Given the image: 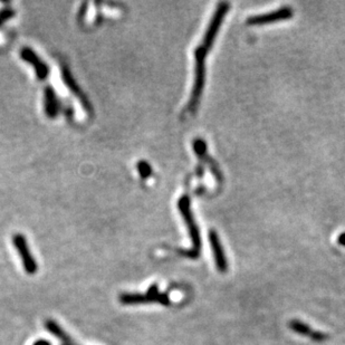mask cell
I'll list each match as a JSON object with an SVG mask.
<instances>
[{
    "instance_id": "9",
    "label": "cell",
    "mask_w": 345,
    "mask_h": 345,
    "mask_svg": "<svg viewBox=\"0 0 345 345\" xmlns=\"http://www.w3.org/2000/svg\"><path fill=\"white\" fill-rule=\"evenodd\" d=\"M21 58L25 59L27 61H29V63L35 67V71H36V75L38 78H41V80H44V78H46L48 75V67L47 65L43 63V61L38 58V56L33 52L30 48H24L21 50Z\"/></svg>"
},
{
    "instance_id": "10",
    "label": "cell",
    "mask_w": 345,
    "mask_h": 345,
    "mask_svg": "<svg viewBox=\"0 0 345 345\" xmlns=\"http://www.w3.org/2000/svg\"><path fill=\"white\" fill-rule=\"evenodd\" d=\"M194 149H195L196 153L198 155H199L200 158H202V159L207 160V163H209V166H210V168H211L212 173L216 175V178H217V180L219 181V182H222V181H223V174H222V172H220L218 166L216 165V162H213L210 159V158L208 156V154H207V145H206L205 141H202L201 139L195 140L194 141Z\"/></svg>"
},
{
    "instance_id": "14",
    "label": "cell",
    "mask_w": 345,
    "mask_h": 345,
    "mask_svg": "<svg viewBox=\"0 0 345 345\" xmlns=\"http://www.w3.org/2000/svg\"><path fill=\"white\" fill-rule=\"evenodd\" d=\"M138 170H139V173L142 178H148L149 175L152 173L151 166L145 161H140L138 163Z\"/></svg>"
},
{
    "instance_id": "5",
    "label": "cell",
    "mask_w": 345,
    "mask_h": 345,
    "mask_svg": "<svg viewBox=\"0 0 345 345\" xmlns=\"http://www.w3.org/2000/svg\"><path fill=\"white\" fill-rule=\"evenodd\" d=\"M293 16V9L288 6H284V7L279 8L278 10H274L268 14L252 16L247 19V24L252 26L256 25H266L271 24V22H277L280 20H287L290 19Z\"/></svg>"
},
{
    "instance_id": "2",
    "label": "cell",
    "mask_w": 345,
    "mask_h": 345,
    "mask_svg": "<svg viewBox=\"0 0 345 345\" xmlns=\"http://www.w3.org/2000/svg\"><path fill=\"white\" fill-rule=\"evenodd\" d=\"M209 49L205 46L200 45L195 50V58H196V73H195V84L194 88H192L190 102L188 104V110L190 112H195L199 104L202 89L205 86V80H206V57Z\"/></svg>"
},
{
    "instance_id": "1",
    "label": "cell",
    "mask_w": 345,
    "mask_h": 345,
    "mask_svg": "<svg viewBox=\"0 0 345 345\" xmlns=\"http://www.w3.org/2000/svg\"><path fill=\"white\" fill-rule=\"evenodd\" d=\"M179 210L182 214V217L184 219V223L186 225V228L189 230V235L192 241V247L189 250H181L180 254L188 258H198L200 255L201 250V239H200V234H199V228L195 222L194 214L191 211V202L190 198L188 196H183L182 198H180L179 203H178Z\"/></svg>"
},
{
    "instance_id": "4",
    "label": "cell",
    "mask_w": 345,
    "mask_h": 345,
    "mask_svg": "<svg viewBox=\"0 0 345 345\" xmlns=\"http://www.w3.org/2000/svg\"><path fill=\"white\" fill-rule=\"evenodd\" d=\"M229 10V4L228 3H222L218 5V7L216 9V13L212 16V19L210 21V24L208 26V29L206 32V35L203 37V41L201 43L202 46H205L206 48L210 49L213 45L214 39H216L217 34L219 32L220 25L224 21L225 16L227 15Z\"/></svg>"
},
{
    "instance_id": "8",
    "label": "cell",
    "mask_w": 345,
    "mask_h": 345,
    "mask_svg": "<svg viewBox=\"0 0 345 345\" xmlns=\"http://www.w3.org/2000/svg\"><path fill=\"white\" fill-rule=\"evenodd\" d=\"M290 327L294 332H296L298 333V334H301L303 336H307L309 338H312V340L315 342H323L327 340V335L323 334V333H321V332L312 330L308 325L303 323V322L301 321L292 320L290 322Z\"/></svg>"
},
{
    "instance_id": "7",
    "label": "cell",
    "mask_w": 345,
    "mask_h": 345,
    "mask_svg": "<svg viewBox=\"0 0 345 345\" xmlns=\"http://www.w3.org/2000/svg\"><path fill=\"white\" fill-rule=\"evenodd\" d=\"M209 241H210V246L214 256V262H216L218 270L220 273H226L228 268L227 258H226L222 242H220L219 237L214 230H210V233H209Z\"/></svg>"
},
{
    "instance_id": "13",
    "label": "cell",
    "mask_w": 345,
    "mask_h": 345,
    "mask_svg": "<svg viewBox=\"0 0 345 345\" xmlns=\"http://www.w3.org/2000/svg\"><path fill=\"white\" fill-rule=\"evenodd\" d=\"M63 76H64V80H65V82H66L67 85H69V87L73 90V93H75L77 96H80L81 100L83 101L84 105L87 106V101H86L85 99H84V96L82 95L81 90L78 89V87H77V85H76V83H75L74 80H73V78H72V76H71V74L69 73V71L64 70V72H63Z\"/></svg>"
},
{
    "instance_id": "15",
    "label": "cell",
    "mask_w": 345,
    "mask_h": 345,
    "mask_svg": "<svg viewBox=\"0 0 345 345\" xmlns=\"http://www.w3.org/2000/svg\"><path fill=\"white\" fill-rule=\"evenodd\" d=\"M338 244L345 247V233H343L342 235H340V237H338Z\"/></svg>"
},
{
    "instance_id": "6",
    "label": "cell",
    "mask_w": 345,
    "mask_h": 345,
    "mask_svg": "<svg viewBox=\"0 0 345 345\" xmlns=\"http://www.w3.org/2000/svg\"><path fill=\"white\" fill-rule=\"evenodd\" d=\"M13 242L21 258V262H22V265H24L25 270L30 275L35 274L37 271L38 266H37L36 260L34 259V257L32 256V254L29 252V247H28L25 237L19 234L15 235L13 238Z\"/></svg>"
},
{
    "instance_id": "12",
    "label": "cell",
    "mask_w": 345,
    "mask_h": 345,
    "mask_svg": "<svg viewBox=\"0 0 345 345\" xmlns=\"http://www.w3.org/2000/svg\"><path fill=\"white\" fill-rule=\"evenodd\" d=\"M46 327L47 330L54 334L56 337L59 338V341L63 343V345H75L74 343L72 342L71 338L69 337V335L66 334V333L60 329V327L55 323L54 321H47L46 323Z\"/></svg>"
},
{
    "instance_id": "3",
    "label": "cell",
    "mask_w": 345,
    "mask_h": 345,
    "mask_svg": "<svg viewBox=\"0 0 345 345\" xmlns=\"http://www.w3.org/2000/svg\"><path fill=\"white\" fill-rule=\"evenodd\" d=\"M120 302L126 305H138L152 302L160 303L162 305H169L170 304V299H169L166 294L159 292L156 285H153L144 294H122L120 296Z\"/></svg>"
},
{
    "instance_id": "11",
    "label": "cell",
    "mask_w": 345,
    "mask_h": 345,
    "mask_svg": "<svg viewBox=\"0 0 345 345\" xmlns=\"http://www.w3.org/2000/svg\"><path fill=\"white\" fill-rule=\"evenodd\" d=\"M45 111L49 117H55L58 113V102L54 90L50 87H47L45 90Z\"/></svg>"
}]
</instances>
